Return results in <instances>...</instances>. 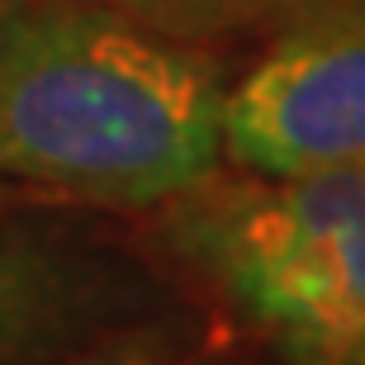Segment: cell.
Returning a JSON list of instances; mask_svg holds the SVG:
<instances>
[{
	"label": "cell",
	"instance_id": "obj_1",
	"mask_svg": "<svg viewBox=\"0 0 365 365\" xmlns=\"http://www.w3.org/2000/svg\"><path fill=\"white\" fill-rule=\"evenodd\" d=\"M223 71L91 0L0 5V180L100 204L200 190L223 157Z\"/></svg>",
	"mask_w": 365,
	"mask_h": 365
},
{
	"label": "cell",
	"instance_id": "obj_5",
	"mask_svg": "<svg viewBox=\"0 0 365 365\" xmlns=\"http://www.w3.org/2000/svg\"><path fill=\"white\" fill-rule=\"evenodd\" d=\"M105 10H119L138 24L171 34L185 43H209V38H237V34H280L318 14L356 10L365 0H91Z\"/></svg>",
	"mask_w": 365,
	"mask_h": 365
},
{
	"label": "cell",
	"instance_id": "obj_4",
	"mask_svg": "<svg viewBox=\"0 0 365 365\" xmlns=\"http://www.w3.org/2000/svg\"><path fill=\"white\" fill-rule=\"evenodd\" d=\"M95 275L29 232H0V365L57 351L91 323Z\"/></svg>",
	"mask_w": 365,
	"mask_h": 365
},
{
	"label": "cell",
	"instance_id": "obj_3",
	"mask_svg": "<svg viewBox=\"0 0 365 365\" xmlns=\"http://www.w3.org/2000/svg\"><path fill=\"white\" fill-rule=\"evenodd\" d=\"M223 157L252 176L365 166V5L275 34L223 95Z\"/></svg>",
	"mask_w": 365,
	"mask_h": 365
},
{
	"label": "cell",
	"instance_id": "obj_2",
	"mask_svg": "<svg viewBox=\"0 0 365 365\" xmlns=\"http://www.w3.org/2000/svg\"><path fill=\"white\" fill-rule=\"evenodd\" d=\"M180 232L289 365H365V166L257 176Z\"/></svg>",
	"mask_w": 365,
	"mask_h": 365
}]
</instances>
